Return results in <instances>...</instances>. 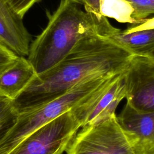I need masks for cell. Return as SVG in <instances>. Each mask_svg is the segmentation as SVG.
<instances>
[{
	"label": "cell",
	"instance_id": "5bb4252c",
	"mask_svg": "<svg viewBox=\"0 0 154 154\" xmlns=\"http://www.w3.org/2000/svg\"><path fill=\"white\" fill-rule=\"evenodd\" d=\"M134 10V18L137 24L145 22L147 17L154 14V5L150 0H126Z\"/></svg>",
	"mask_w": 154,
	"mask_h": 154
},
{
	"label": "cell",
	"instance_id": "30bf717a",
	"mask_svg": "<svg viewBox=\"0 0 154 154\" xmlns=\"http://www.w3.org/2000/svg\"><path fill=\"white\" fill-rule=\"evenodd\" d=\"M37 75L27 58L17 60L0 75V94L15 100Z\"/></svg>",
	"mask_w": 154,
	"mask_h": 154
},
{
	"label": "cell",
	"instance_id": "2e32d148",
	"mask_svg": "<svg viewBox=\"0 0 154 154\" xmlns=\"http://www.w3.org/2000/svg\"><path fill=\"white\" fill-rule=\"evenodd\" d=\"M73 2L82 5L85 8V11L93 13L96 14L102 15L100 11L99 0H71Z\"/></svg>",
	"mask_w": 154,
	"mask_h": 154
},
{
	"label": "cell",
	"instance_id": "3957f363",
	"mask_svg": "<svg viewBox=\"0 0 154 154\" xmlns=\"http://www.w3.org/2000/svg\"><path fill=\"white\" fill-rule=\"evenodd\" d=\"M109 78L84 80L51 100L18 112L14 124L0 140V154H10L35 130L82 104Z\"/></svg>",
	"mask_w": 154,
	"mask_h": 154
},
{
	"label": "cell",
	"instance_id": "277c9868",
	"mask_svg": "<svg viewBox=\"0 0 154 154\" xmlns=\"http://www.w3.org/2000/svg\"><path fill=\"white\" fill-rule=\"evenodd\" d=\"M67 154H135L117 114L98 124L81 128Z\"/></svg>",
	"mask_w": 154,
	"mask_h": 154
},
{
	"label": "cell",
	"instance_id": "6da1fadb",
	"mask_svg": "<svg viewBox=\"0 0 154 154\" xmlns=\"http://www.w3.org/2000/svg\"><path fill=\"white\" fill-rule=\"evenodd\" d=\"M132 55L110 37L85 36L58 63L37 75L14 104L19 112L51 100L84 80L123 73Z\"/></svg>",
	"mask_w": 154,
	"mask_h": 154
},
{
	"label": "cell",
	"instance_id": "d6986e66",
	"mask_svg": "<svg viewBox=\"0 0 154 154\" xmlns=\"http://www.w3.org/2000/svg\"><path fill=\"white\" fill-rule=\"evenodd\" d=\"M151 1V2L154 5V0H150Z\"/></svg>",
	"mask_w": 154,
	"mask_h": 154
},
{
	"label": "cell",
	"instance_id": "8fae6325",
	"mask_svg": "<svg viewBox=\"0 0 154 154\" xmlns=\"http://www.w3.org/2000/svg\"><path fill=\"white\" fill-rule=\"evenodd\" d=\"M110 38L133 55H147L154 50V27L140 29L133 26L119 29Z\"/></svg>",
	"mask_w": 154,
	"mask_h": 154
},
{
	"label": "cell",
	"instance_id": "5b68a950",
	"mask_svg": "<svg viewBox=\"0 0 154 154\" xmlns=\"http://www.w3.org/2000/svg\"><path fill=\"white\" fill-rule=\"evenodd\" d=\"M72 110L35 130L10 154H62L81 128Z\"/></svg>",
	"mask_w": 154,
	"mask_h": 154
},
{
	"label": "cell",
	"instance_id": "7a4b0ae2",
	"mask_svg": "<svg viewBox=\"0 0 154 154\" xmlns=\"http://www.w3.org/2000/svg\"><path fill=\"white\" fill-rule=\"evenodd\" d=\"M106 17L82 11L71 0H61L42 32L30 45L28 60L37 75L58 63L83 37L117 32Z\"/></svg>",
	"mask_w": 154,
	"mask_h": 154
},
{
	"label": "cell",
	"instance_id": "e0dca14e",
	"mask_svg": "<svg viewBox=\"0 0 154 154\" xmlns=\"http://www.w3.org/2000/svg\"><path fill=\"white\" fill-rule=\"evenodd\" d=\"M10 52V51H9L7 50L6 49H5V48H4L0 46V55L5 54H7V53H8V52Z\"/></svg>",
	"mask_w": 154,
	"mask_h": 154
},
{
	"label": "cell",
	"instance_id": "7c38bea8",
	"mask_svg": "<svg viewBox=\"0 0 154 154\" xmlns=\"http://www.w3.org/2000/svg\"><path fill=\"white\" fill-rule=\"evenodd\" d=\"M99 3L102 15L119 22L137 24L134 18V8L126 0H99Z\"/></svg>",
	"mask_w": 154,
	"mask_h": 154
},
{
	"label": "cell",
	"instance_id": "52a82bcc",
	"mask_svg": "<svg viewBox=\"0 0 154 154\" xmlns=\"http://www.w3.org/2000/svg\"><path fill=\"white\" fill-rule=\"evenodd\" d=\"M124 81L126 103L138 111H154V57L133 55Z\"/></svg>",
	"mask_w": 154,
	"mask_h": 154
},
{
	"label": "cell",
	"instance_id": "9c48e42d",
	"mask_svg": "<svg viewBox=\"0 0 154 154\" xmlns=\"http://www.w3.org/2000/svg\"><path fill=\"white\" fill-rule=\"evenodd\" d=\"M22 19L8 0H0V46L25 57L29 54L31 35Z\"/></svg>",
	"mask_w": 154,
	"mask_h": 154
},
{
	"label": "cell",
	"instance_id": "4fadbf2b",
	"mask_svg": "<svg viewBox=\"0 0 154 154\" xmlns=\"http://www.w3.org/2000/svg\"><path fill=\"white\" fill-rule=\"evenodd\" d=\"M17 114L13 100L0 94V140L14 124Z\"/></svg>",
	"mask_w": 154,
	"mask_h": 154
},
{
	"label": "cell",
	"instance_id": "8992f818",
	"mask_svg": "<svg viewBox=\"0 0 154 154\" xmlns=\"http://www.w3.org/2000/svg\"><path fill=\"white\" fill-rule=\"evenodd\" d=\"M126 95L123 72L106 79L86 101L71 110L81 128L96 125L116 115Z\"/></svg>",
	"mask_w": 154,
	"mask_h": 154
},
{
	"label": "cell",
	"instance_id": "ac0fdd59",
	"mask_svg": "<svg viewBox=\"0 0 154 154\" xmlns=\"http://www.w3.org/2000/svg\"><path fill=\"white\" fill-rule=\"evenodd\" d=\"M147 56H150L152 57H154V50H153L150 53H149Z\"/></svg>",
	"mask_w": 154,
	"mask_h": 154
},
{
	"label": "cell",
	"instance_id": "9a60e30c",
	"mask_svg": "<svg viewBox=\"0 0 154 154\" xmlns=\"http://www.w3.org/2000/svg\"><path fill=\"white\" fill-rule=\"evenodd\" d=\"M14 9L22 17L28 10L40 0H8Z\"/></svg>",
	"mask_w": 154,
	"mask_h": 154
},
{
	"label": "cell",
	"instance_id": "ba28073f",
	"mask_svg": "<svg viewBox=\"0 0 154 154\" xmlns=\"http://www.w3.org/2000/svg\"><path fill=\"white\" fill-rule=\"evenodd\" d=\"M117 116L135 154H154V111H138L126 103Z\"/></svg>",
	"mask_w": 154,
	"mask_h": 154
}]
</instances>
